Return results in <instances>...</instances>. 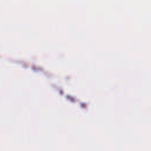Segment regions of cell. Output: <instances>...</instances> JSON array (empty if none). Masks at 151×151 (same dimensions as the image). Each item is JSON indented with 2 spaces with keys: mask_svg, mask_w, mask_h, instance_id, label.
Returning a JSON list of instances; mask_svg holds the SVG:
<instances>
[]
</instances>
